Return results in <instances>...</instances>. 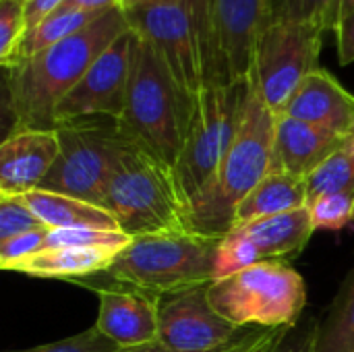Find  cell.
Returning <instances> with one entry per match:
<instances>
[{
	"label": "cell",
	"instance_id": "f546056e",
	"mask_svg": "<svg viewBox=\"0 0 354 352\" xmlns=\"http://www.w3.org/2000/svg\"><path fill=\"white\" fill-rule=\"evenodd\" d=\"M120 346H116L110 338H106L95 326L75 334L71 338L58 340V342H50V344H41L35 349H27V351H6V352H116Z\"/></svg>",
	"mask_w": 354,
	"mask_h": 352
},
{
	"label": "cell",
	"instance_id": "836d02e7",
	"mask_svg": "<svg viewBox=\"0 0 354 352\" xmlns=\"http://www.w3.org/2000/svg\"><path fill=\"white\" fill-rule=\"evenodd\" d=\"M336 48H338V60L340 64H353L354 62V12L344 17L336 27Z\"/></svg>",
	"mask_w": 354,
	"mask_h": 352
},
{
	"label": "cell",
	"instance_id": "2e32d148",
	"mask_svg": "<svg viewBox=\"0 0 354 352\" xmlns=\"http://www.w3.org/2000/svg\"><path fill=\"white\" fill-rule=\"evenodd\" d=\"M280 114L354 139V93L326 68L313 71Z\"/></svg>",
	"mask_w": 354,
	"mask_h": 352
},
{
	"label": "cell",
	"instance_id": "52a82bcc",
	"mask_svg": "<svg viewBox=\"0 0 354 352\" xmlns=\"http://www.w3.org/2000/svg\"><path fill=\"white\" fill-rule=\"evenodd\" d=\"M212 307L239 328H295L307 305L303 276L282 259L259 261L207 286Z\"/></svg>",
	"mask_w": 354,
	"mask_h": 352
},
{
	"label": "cell",
	"instance_id": "6da1fadb",
	"mask_svg": "<svg viewBox=\"0 0 354 352\" xmlns=\"http://www.w3.org/2000/svg\"><path fill=\"white\" fill-rule=\"evenodd\" d=\"M129 29L124 10L114 8L81 31L6 68V108L12 131L54 129V112L62 98L83 79L95 58Z\"/></svg>",
	"mask_w": 354,
	"mask_h": 352
},
{
	"label": "cell",
	"instance_id": "60d3db41",
	"mask_svg": "<svg viewBox=\"0 0 354 352\" xmlns=\"http://www.w3.org/2000/svg\"><path fill=\"white\" fill-rule=\"evenodd\" d=\"M145 2H156V0H122V10L139 6V4H145Z\"/></svg>",
	"mask_w": 354,
	"mask_h": 352
},
{
	"label": "cell",
	"instance_id": "ffe728a7",
	"mask_svg": "<svg viewBox=\"0 0 354 352\" xmlns=\"http://www.w3.org/2000/svg\"><path fill=\"white\" fill-rule=\"evenodd\" d=\"M305 205H307L305 178L274 170L249 195L241 199L234 212V228L259 218L278 216Z\"/></svg>",
	"mask_w": 354,
	"mask_h": 352
},
{
	"label": "cell",
	"instance_id": "603a6c76",
	"mask_svg": "<svg viewBox=\"0 0 354 352\" xmlns=\"http://www.w3.org/2000/svg\"><path fill=\"white\" fill-rule=\"evenodd\" d=\"M102 15H97V12H79V10H73V12H52L35 29L27 31V35L23 37V41L19 46V54H17L15 64L21 62V60H27V58L35 56L37 52H41V50L62 41L64 37L81 31L83 27H87L89 23H93Z\"/></svg>",
	"mask_w": 354,
	"mask_h": 352
},
{
	"label": "cell",
	"instance_id": "d4e9b609",
	"mask_svg": "<svg viewBox=\"0 0 354 352\" xmlns=\"http://www.w3.org/2000/svg\"><path fill=\"white\" fill-rule=\"evenodd\" d=\"M263 261L261 253L257 251V247L253 245V241L241 232L239 228L230 230L226 237L220 239L216 255H214V280H224L230 278L255 263Z\"/></svg>",
	"mask_w": 354,
	"mask_h": 352
},
{
	"label": "cell",
	"instance_id": "4dcf8cb0",
	"mask_svg": "<svg viewBox=\"0 0 354 352\" xmlns=\"http://www.w3.org/2000/svg\"><path fill=\"white\" fill-rule=\"evenodd\" d=\"M48 230L50 228H39V230L27 232V234H21V237L0 241V268L8 272L10 266H15L17 261H23V259L44 251Z\"/></svg>",
	"mask_w": 354,
	"mask_h": 352
},
{
	"label": "cell",
	"instance_id": "7a4b0ae2",
	"mask_svg": "<svg viewBox=\"0 0 354 352\" xmlns=\"http://www.w3.org/2000/svg\"><path fill=\"white\" fill-rule=\"evenodd\" d=\"M276 118L249 81L236 137L214 178L189 201L191 232L222 239L234 228L236 205L272 172Z\"/></svg>",
	"mask_w": 354,
	"mask_h": 352
},
{
	"label": "cell",
	"instance_id": "277c9868",
	"mask_svg": "<svg viewBox=\"0 0 354 352\" xmlns=\"http://www.w3.org/2000/svg\"><path fill=\"white\" fill-rule=\"evenodd\" d=\"M195 100L176 81L160 54L135 35L127 102L118 118L122 131L143 151L174 168L185 145Z\"/></svg>",
	"mask_w": 354,
	"mask_h": 352
},
{
	"label": "cell",
	"instance_id": "d6986e66",
	"mask_svg": "<svg viewBox=\"0 0 354 352\" xmlns=\"http://www.w3.org/2000/svg\"><path fill=\"white\" fill-rule=\"evenodd\" d=\"M236 228L253 241L263 261L266 259L288 261L299 257L315 232L307 205L278 216L259 218Z\"/></svg>",
	"mask_w": 354,
	"mask_h": 352
},
{
	"label": "cell",
	"instance_id": "1f68e13d",
	"mask_svg": "<svg viewBox=\"0 0 354 352\" xmlns=\"http://www.w3.org/2000/svg\"><path fill=\"white\" fill-rule=\"evenodd\" d=\"M332 0H276L272 19L276 21H317L322 23Z\"/></svg>",
	"mask_w": 354,
	"mask_h": 352
},
{
	"label": "cell",
	"instance_id": "8992f818",
	"mask_svg": "<svg viewBox=\"0 0 354 352\" xmlns=\"http://www.w3.org/2000/svg\"><path fill=\"white\" fill-rule=\"evenodd\" d=\"M220 239L197 232H168L133 239L108 268V276L124 286L151 295H170L209 284Z\"/></svg>",
	"mask_w": 354,
	"mask_h": 352
},
{
	"label": "cell",
	"instance_id": "e0dca14e",
	"mask_svg": "<svg viewBox=\"0 0 354 352\" xmlns=\"http://www.w3.org/2000/svg\"><path fill=\"white\" fill-rule=\"evenodd\" d=\"M348 143L351 139H344L332 131L286 114H278L272 172L280 170L305 178L322 162H326L330 156H334Z\"/></svg>",
	"mask_w": 354,
	"mask_h": 352
},
{
	"label": "cell",
	"instance_id": "5b68a950",
	"mask_svg": "<svg viewBox=\"0 0 354 352\" xmlns=\"http://www.w3.org/2000/svg\"><path fill=\"white\" fill-rule=\"evenodd\" d=\"M120 232L129 239L191 232L189 201L183 195L174 168L162 164L137 143L120 158L102 201Z\"/></svg>",
	"mask_w": 354,
	"mask_h": 352
},
{
	"label": "cell",
	"instance_id": "9a60e30c",
	"mask_svg": "<svg viewBox=\"0 0 354 352\" xmlns=\"http://www.w3.org/2000/svg\"><path fill=\"white\" fill-rule=\"evenodd\" d=\"M60 154L56 129H21L0 145V195H25L41 187Z\"/></svg>",
	"mask_w": 354,
	"mask_h": 352
},
{
	"label": "cell",
	"instance_id": "83f0119b",
	"mask_svg": "<svg viewBox=\"0 0 354 352\" xmlns=\"http://www.w3.org/2000/svg\"><path fill=\"white\" fill-rule=\"evenodd\" d=\"M307 207L315 230H342L354 222V189L326 195Z\"/></svg>",
	"mask_w": 354,
	"mask_h": 352
},
{
	"label": "cell",
	"instance_id": "f35d334b",
	"mask_svg": "<svg viewBox=\"0 0 354 352\" xmlns=\"http://www.w3.org/2000/svg\"><path fill=\"white\" fill-rule=\"evenodd\" d=\"M286 330H288V328L272 330V332L268 334V338H266V340H263V342H261V344H259V346H257V349H255L253 352H272V351H274V346H276V344L280 342V338H282V336L286 334Z\"/></svg>",
	"mask_w": 354,
	"mask_h": 352
},
{
	"label": "cell",
	"instance_id": "ab89813d",
	"mask_svg": "<svg viewBox=\"0 0 354 352\" xmlns=\"http://www.w3.org/2000/svg\"><path fill=\"white\" fill-rule=\"evenodd\" d=\"M116 352H172L166 349L162 342H149V344H141V346H131V349H118Z\"/></svg>",
	"mask_w": 354,
	"mask_h": 352
},
{
	"label": "cell",
	"instance_id": "7402d4cb",
	"mask_svg": "<svg viewBox=\"0 0 354 352\" xmlns=\"http://www.w3.org/2000/svg\"><path fill=\"white\" fill-rule=\"evenodd\" d=\"M315 352H354V266L332 301V307L324 319H319Z\"/></svg>",
	"mask_w": 354,
	"mask_h": 352
},
{
	"label": "cell",
	"instance_id": "4316f807",
	"mask_svg": "<svg viewBox=\"0 0 354 352\" xmlns=\"http://www.w3.org/2000/svg\"><path fill=\"white\" fill-rule=\"evenodd\" d=\"M25 8L27 0H0V64L4 71L15 64L27 33Z\"/></svg>",
	"mask_w": 354,
	"mask_h": 352
},
{
	"label": "cell",
	"instance_id": "74e56055",
	"mask_svg": "<svg viewBox=\"0 0 354 352\" xmlns=\"http://www.w3.org/2000/svg\"><path fill=\"white\" fill-rule=\"evenodd\" d=\"M272 330H266V328H251L239 342H234L232 346L224 349L220 352H253L270 334Z\"/></svg>",
	"mask_w": 354,
	"mask_h": 352
},
{
	"label": "cell",
	"instance_id": "cb8c5ba5",
	"mask_svg": "<svg viewBox=\"0 0 354 352\" xmlns=\"http://www.w3.org/2000/svg\"><path fill=\"white\" fill-rule=\"evenodd\" d=\"M305 187H307V205L313 201L354 189V149L351 143L330 156L326 162H322L311 174L305 176Z\"/></svg>",
	"mask_w": 354,
	"mask_h": 352
},
{
	"label": "cell",
	"instance_id": "ac0fdd59",
	"mask_svg": "<svg viewBox=\"0 0 354 352\" xmlns=\"http://www.w3.org/2000/svg\"><path fill=\"white\" fill-rule=\"evenodd\" d=\"M118 253V249L104 247H54L17 261L8 272L25 274L31 278L81 282L100 272H108Z\"/></svg>",
	"mask_w": 354,
	"mask_h": 352
},
{
	"label": "cell",
	"instance_id": "8d00e7d4",
	"mask_svg": "<svg viewBox=\"0 0 354 352\" xmlns=\"http://www.w3.org/2000/svg\"><path fill=\"white\" fill-rule=\"evenodd\" d=\"M354 12V0H332V4L328 6L324 19H322V25L326 31H334V27L348 15Z\"/></svg>",
	"mask_w": 354,
	"mask_h": 352
},
{
	"label": "cell",
	"instance_id": "e575fe53",
	"mask_svg": "<svg viewBox=\"0 0 354 352\" xmlns=\"http://www.w3.org/2000/svg\"><path fill=\"white\" fill-rule=\"evenodd\" d=\"M114 8H122V0H64L56 12H108Z\"/></svg>",
	"mask_w": 354,
	"mask_h": 352
},
{
	"label": "cell",
	"instance_id": "ba28073f",
	"mask_svg": "<svg viewBox=\"0 0 354 352\" xmlns=\"http://www.w3.org/2000/svg\"><path fill=\"white\" fill-rule=\"evenodd\" d=\"M56 135L60 154L39 189L102 207L106 187L135 141L118 120L104 116L56 124Z\"/></svg>",
	"mask_w": 354,
	"mask_h": 352
},
{
	"label": "cell",
	"instance_id": "5bb4252c",
	"mask_svg": "<svg viewBox=\"0 0 354 352\" xmlns=\"http://www.w3.org/2000/svg\"><path fill=\"white\" fill-rule=\"evenodd\" d=\"M95 293L100 299L95 328L116 346L131 349L158 340V295L118 282Z\"/></svg>",
	"mask_w": 354,
	"mask_h": 352
},
{
	"label": "cell",
	"instance_id": "d6a6232c",
	"mask_svg": "<svg viewBox=\"0 0 354 352\" xmlns=\"http://www.w3.org/2000/svg\"><path fill=\"white\" fill-rule=\"evenodd\" d=\"M319 319H303L295 328H288L272 352H315Z\"/></svg>",
	"mask_w": 354,
	"mask_h": 352
},
{
	"label": "cell",
	"instance_id": "4fadbf2b",
	"mask_svg": "<svg viewBox=\"0 0 354 352\" xmlns=\"http://www.w3.org/2000/svg\"><path fill=\"white\" fill-rule=\"evenodd\" d=\"M276 0H209L218 46L232 83L247 81L257 39L272 21Z\"/></svg>",
	"mask_w": 354,
	"mask_h": 352
},
{
	"label": "cell",
	"instance_id": "484cf974",
	"mask_svg": "<svg viewBox=\"0 0 354 352\" xmlns=\"http://www.w3.org/2000/svg\"><path fill=\"white\" fill-rule=\"evenodd\" d=\"M133 239L120 230H97V228H50L44 249L54 247H104L122 251Z\"/></svg>",
	"mask_w": 354,
	"mask_h": 352
},
{
	"label": "cell",
	"instance_id": "8fae6325",
	"mask_svg": "<svg viewBox=\"0 0 354 352\" xmlns=\"http://www.w3.org/2000/svg\"><path fill=\"white\" fill-rule=\"evenodd\" d=\"M207 286L162 295L158 303V342L172 352H220L249 330L224 319L207 299Z\"/></svg>",
	"mask_w": 354,
	"mask_h": 352
},
{
	"label": "cell",
	"instance_id": "9c48e42d",
	"mask_svg": "<svg viewBox=\"0 0 354 352\" xmlns=\"http://www.w3.org/2000/svg\"><path fill=\"white\" fill-rule=\"evenodd\" d=\"M247 91L249 79L212 85L197 95L185 145L174 166L178 187L187 201L214 178L228 154L241 124Z\"/></svg>",
	"mask_w": 354,
	"mask_h": 352
},
{
	"label": "cell",
	"instance_id": "7c38bea8",
	"mask_svg": "<svg viewBox=\"0 0 354 352\" xmlns=\"http://www.w3.org/2000/svg\"><path fill=\"white\" fill-rule=\"evenodd\" d=\"M133 46L135 33L129 29L95 58L83 79L58 104L54 112L56 124L97 116L118 120L122 116L131 77Z\"/></svg>",
	"mask_w": 354,
	"mask_h": 352
},
{
	"label": "cell",
	"instance_id": "f1b7e54d",
	"mask_svg": "<svg viewBox=\"0 0 354 352\" xmlns=\"http://www.w3.org/2000/svg\"><path fill=\"white\" fill-rule=\"evenodd\" d=\"M46 228L23 195H0V241Z\"/></svg>",
	"mask_w": 354,
	"mask_h": 352
},
{
	"label": "cell",
	"instance_id": "30bf717a",
	"mask_svg": "<svg viewBox=\"0 0 354 352\" xmlns=\"http://www.w3.org/2000/svg\"><path fill=\"white\" fill-rule=\"evenodd\" d=\"M324 25L317 21H276L261 31L249 81L263 102L280 114L301 83L317 71Z\"/></svg>",
	"mask_w": 354,
	"mask_h": 352
},
{
	"label": "cell",
	"instance_id": "44dd1931",
	"mask_svg": "<svg viewBox=\"0 0 354 352\" xmlns=\"http://www.w3.org/2000/svg\"><path fill=\"white\" fill-rule=\"evenodd\" d=\"M31 212L46 228H97L118 230L110 212L100 205L81 201L77 197L35 189L23 195Z\"/></svg>",
	"mask_w": 354,
	"mask_h": 352
},
{
	"label": "cell",
	"instance_id": "d590c367",
	"mask_svg": "<svg viewBox=\"0 0 354 352\" xmlns=\"http://www.w3.org/2000/svg\"><path fill=\"white\" fill-rule=\"evenodd\" d=\"M64 0H27V8H25V23H27V31L35 29L44 19H48L52 12L58 10V6ZM27 35V33H25Z\"/></svg>",
	"mask_w": 354,
	"mask_h": 352
},
{
	"label": "cell",
	"instance_id": "3957f363",
	"mask_svg": "<svg viewBox=\"0 0 354 352\" xmlns=\"http://www.w3.org/2000/svg\"><path fill=\"white\" fill-rule=\"evenodd\" d=\"M129 27L145 39L197 98L205 87L232 83L216 37L209 0H156L124 10Z\"/></svg>",
	"mask_w": 354,
	"mask_h": 352
}]
</instances>
